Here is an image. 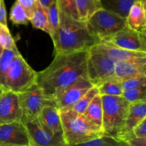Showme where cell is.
I'll return each instance as SVG.
<instances>
[{
    "instance_id": "cell-1",
    "label": "cell",
    "mask_w": 146,
    "mask_h": 146,
    "mask_svg": "<svg viewBox=\"0 0 146 146\" xmlns=\"http://www.w3.org/2000/svg\"><path fill=\"white\" fill-rule=\"evenodd\" d=\"M88 51L56 54L51 64L36 72V84L45 96L54 99L62 90L81 77H87Z\"/></svg>"
},
{
    "instance_id": "cell-2",
    "label": "cell",
    "mask_w": 146,
    "mask_h": 146,
    "mask_svg": "<svg viewBox=\"0 0 146 146\" xmlns=\"http://www.w3.org/2000/svg\"><path fill=\"white\" fill-rule=\"evenodd\" d=\"M58 10V38L54 44L56 54L89 51L101 43L98 38L90 34L86 22L74 19L59 9Z\"/></svg>"
},
{
    "instance_id": "cell-3",
    "label": "cell",
    "mask_w": 146,
    "mask_h": 146,
    "mask_svg": "<svg viewBox=\"0 0 146 146\" xmlns=\"http://www.w3.org/2000/svg\"><path fill=\"white\" fill-rule=\"evenodd\" d=\"M60 118L64 140L68 146L84 143L105 135L101 127L74 110L60 112Z\"/></svg>"
},
{
    "instance_id": "cell-4",
    "label": "cell",
    "mask_w": 146,
    "mask_h": 146,
    "mask_svg": "<svg viewBox=\"0 0 146 146\" xmlns=\"http://www.w3.org/2000/svg\"><path fill=\"white\" fill-rule=\"evenodd\" d=\"M104 135L122 141L130 104L122 96H101Z\"/></svg>"
},
{
    "instance_id": "cell-5",
    "label": "cell",
    "mask_w": 146,
    "mask_h": 146,
    "mask_svg": "<svg viewBox=\"0 0 146 146\" xmlns=\"http://www.w3.org/2000/svg\"><path fill=\"white\" fill-rule=\"evenodd\" d=\"M91 35L104 41L127 26L126 19L101 9L86 22Z\"/></svg>"
},
{
    "instance_id": "cell-6",
    "label": "cell",
    "mask_w": 146,
    "mask_h": 146,
    "mask_svg": "<svg viewBox=\"0 0 146 146\" xmlns=\"http://www.w3.org/2000/svg\"><path fill=\"white\" fill-rule=\"evenodd\" d=\"M36 78V72L19 54L14 58L7 72L4 89L16 94L24 92L35 84Z\"/></svg>"
},
{
    "instance_id": "cell-7",
    "label": "cell",
    "mask_w": 146,
    "mask_h": 146,
    "mask_svg": "<svg viewBox=\"0 0 146 146\" xmlns=\"http://www.w3.org/2000/svg\"><path fill=\"white\" fill-rule=\"evenodd\" d=\"M17 95L21 111V122L24 124L37 118L44 107L56 106L54 100L44 95L36 83L27 91Z\"/></svg>"
},
{
    "instance_id": "cell-8",
    "label": "cell",
    "mask_w": 146,
    "mask_h": 146,
    "mask_svg": "<svg viewBox=\"0 0 146 146\" xmlns=\"http://www.w3.org/2000/svg\"><path fill=\"white\" fill-rule=\"evenodd\" d=\"M115 63L94 47L88 51L87 77L94 86H96L114 75Z\"/></svg>"
},
{
    "instance_id": "cell-9",
    "label": "cell",
    "mask_w": 146,
    "mask_h": 146,
    "mask_svg": "<svg viewBox=\"0 0 146 146\" xmlns=\"http://www.w3.org/2000/svg\"><path fill=\"white\" fill-rule=\"evenodd\" d=\"M94 86L88 78L81 77L64 88L55 98L56 106L59 112L71 109V107Z\"/></svg>"
},
{
    "instance_id": "cell-10",
    "label": "cell",
    "mask_w": 146,
    "mask_h": 146,
    "mask_svg": "<svg viewBox=\"0 0 146 146\" xmlns=\"http://www.w3.org/2000/svg\"><path fill=\"white\" fill-rule=\"evenodd\" d=\"M30 146H66L63 133L53 135L39 121L38 117L26 123Z\"/></svg>"
},
{
    "instance_id": "cell-11",
    "label": "cell",
    "mask_w": 146,
    "mask_h": 146,
    "mask_svg": "<svg viewBox=\"0 0 146 146\" xmlns=\"http://www.w3.org/2000/svg\"><path fill=\"white\" fill-rule=\"evenodd\" d=\"M104 41L125 50L146 53V34L134 31L128 26Z\"/></svg>"
},
{
    "instance_id": "cell-12",
    "label": "cell",
    "mask_w": 146,
    "mask_h": 146,
    "mask_svg": "<svg viewBox=\"0 0 146 146\" xmlns=\"http://www.w3.org/2000/svg\"><path fill=\"white\" fill-rule=\"evenodd\" d=\"M0 146H30L25 125L21 121L0 125Z\"/></svg>"
},
{
    "instance_id": "cell-13",
    "label": "cell",
    "mask_w": 146,
    "mask_h": 146,
    "mask_svg": "<svg viewBox=\"0 0 146 146\" xmlns=\"http://www.w3.org/2000/svg\"><path fill=\"white\" fill-rule=\"evenodd\" d=\"M94 47L111 58L115 64L118 62H134L146 64V53L125 50L104 41H101L99 44Z\"/></svg>"
},
{
    "instance_id": "cell-14",
    "label": "cell",
    "mask_w": 146,
    "mask_h": 146,
    "mask_svg": "<svg viewBox=\"0 0 146 146\" xmlns=\"http://www.w3.org/2000/svg\"><path fill=\"white\" fill-rule=\"evenodd\" d=\"M21 118L18 95L12 91L4 90L0 95V125L21 121Z\"/></svg>"
},
{
    "instance_id": "cell-15",
    "label": "cell",
    "mask_w": 146,
    "mask_h": 146,
    "mask_svg": "<svg viewBox=\"0 0 146 146\" xmlns=\"http://www.w3.org/2000/svg\"><path fill=\"white\" fill-rule=\"evenodd\" d=\"M38 117L42 125L53 135L63 133L60 112L56 106L44 107Z\"/></svg>"
},
{
    "instance_id": "cell-16",
    "label": "cell",
    "mask_w": 146,
    "mask_h": 146,
    "mask_svg": "<svg viewBox=\"0 0 146 146\" xmlns=\"http://www.w3.org/2000/svg\"><path fill=\"white\" fill-rule=\"evenodd\" d=\"M114 76L121 81L135 77H146V64L134 62L115 63Z\"/></svg>"
},
{
    "instance_id": "cell-17",
    "label": "cell",
    "mask_w": 146,
    "mask_h": 146,
    "mask_svg": "<svg viewBox=\"0 0 146 146\" xmlns=\"http://www.w3.org/2000/svg\"><path fill=\"white\" fill-rule=\"evenodd\" d=\"M127 26L138 32L146 34L145 4L137 1L130 9L126 18Z\"/></svg>"
},
{
    "instance_id": "cell-18",
    "label": "cell",
    "mask_w": 146,
    "mask_h": 146,
    "mask_svg": "<svg viewBox=\"0 0 146 146\" xmlns=\"http://www.w3.org/2000/svg\"><path fill=\"white\" fill-rule=\"evenodd\" d=\"M145 118L146 102H138L130 104L125 120L124 135L122 138V141L125 136L133 134V128Z\"/></svg>"
},
{
    "instance_id": "cell-19",
    "label": "cell",
    "mask_w": 146,
    "mask_h": 146,
    "mask_svg": "<svg viewBox=\"0 0 146 146\" xmlns=\"http://www.w3.org/2000/svg\"><path fill=\"white\" fill-rule=\"evenodd\" d=\"M136 1L137 0H100L103 9L125 19Z\"/></svg>"
},
{
    "instance_id": "cell-20",
    "label": "cell",
    "mask_w": 146,
    "mask_h": 146,
    "mask_svg": "<svg viewBox=\"0 0 146 146\" xmlns=\"http://www.w3.org/2000/svg\"><path fill=\"white\" fill-rule=\"evenodd\" d=\"M75 1L78 18L80 21L84 22H86L96 11L102 9L100 0H75Z\"/></svg>"
},
{
    "instance_id": "cell-21",
    "label": "cell",
    "mask_w": 146,
    "mask_h": 146,
    "mask_svg": "<svg viewBox=\"0 0 146 146\" xmlns=\"http://www.w3.org/2000/svg\"><path fill=\"white\" fill-rule=\"evenodd\" d=\"M98 89L99 96H122L123 93L122 88V81L113 76L104 82L96 86Z\"/></svg>"
},
{
    "instance_id": "cell-22",
    "label": "cell",
    "mask_w": 146,
    "mask_h": 146,
    "mask_svg": "<svg viewBox=\"0 0 146 146\" xmlns=\"http://www.w3.org/2000/svg\"><path fill=\"white\" fill-rule=\"evenodd\" d=\"M84 115L96 125L102 128L103 108L101 96H96L84 111Z\"/></svg>"
},
{
    "instance_id": "cell-23",
    "label": "cell",
    "mask_w": 146,
    "mask_h": 146,
    "mask_svg": "<svg viewBox=\"0 0 146 146\" xmlns=\"http://www.w3.org/2000/svg\"><path fill=\"white\" fill-rule=\"evenodd\" d=\"M19 54L17 46L13 48L12 49L3 50L2 54L0 57V85L4 89L7 72L9 69V67L11 66L14 58Z\"/></svg>"
},
{
    "instance_id": "cell-24",
    "label": "cell",
    "mask_w": 146,
    "mask_h": 146,
    "mask_svg": "<svg viewBox=\"0 0 146 146\" xmlns=\"http://www.w3.org/2000/svg\"><path fill=\"white\" fill-rule=\"evenodd\" d=\"M31 24L33 27L36 29H38L45 32L48 33L50 35L51 34V29H50L49 24H48V17H47L46 9L43 7L37 1L36 9L31 19H30Z\"/></svg>"
},
{
    "instance_id": "cell-25",
    "label": "cell",
    "mask_w": 146,
    "mask_h": 146,
    "mask_svg": "<svg viewBox=\"0 0 146 146\" xmlns=\"http://www.w3.org/2000/svg\"><path fill=\"white\" fill-rule=\"evenodd\" d=\"M46 9L47 17L51 29V36L53 42L56 43L58 38V31L59 27V10H58L57 1L53 2Z\"/></svg>"
},
{
    "instance_id": "cell-26",
    "label": "cell",
    "mask_w": 146,
    "mask_h": 146,
    "mask_svg": "<svg viewBox=\"0 0 146 146\" xmlns=\"http://www.w3.org/2000/svg\"><path fill=\"white\" fill-rule=\"evenodd\" d=\"M126 143L124 141H120L116 138H112V137L108 136V135H104L100 138H96V139L91 140L88 142L84 143L78 144L71 146H127Z\"/></svg>"
},
{
    "instance_id": "cell-27",
    "label": "cell",
    "mask_w": 146,
    "mask_h": 146,
    "mask_svg": "<svg viewBox=\"0 0 146 146\" xmlns=\"http://www.w3.org/2000/svg\"><path fill=\"white\" fill-rule=\"evenodd\" d=\"M98 94V89L96 86L92 87L88 91H87L74 106L71 108V110H74L78 113L84 114L88 106L91 102L94 97Z\"/></svg>"
},
{
    "instance_id": "cell-28",
    "label": "cell",
    "mask_w": 146,
    "mask_h": 146,
    "mask_svg": "<svg viewBox=\"0 0 146 146\" xmlns=\"http://www.w3.org/2000/svg\"><path fill=\"white\" fill-rule=\"evenodd\" d=\"M122 97L130 104L146 102V86L123 91Z\"/></svg>"
},
{
    "instance_id": "cell-29",
    "label": "cell",
    "mask_w": 146,
    "mask_h": 146,
    "mask_svg": "<svg viewBox=\"0 0 146 146\" xmlns=\"http://www.w3.org/2000/svg\"><path fill=\"white\" fill-rule=\"evenodd\" d=\"M10 20L14 24L27 25L29 21L25 11L17 1H15L10 11Z\"/></svg>"
},
{
    "instance_id": "cell-30",
    "label": "cell",
    "mask_w": 146,
    "mask_h": 146,
    "mask_svg": "<svg viewBox=\"0 0 146 146\" xmlns=\"http://www.w3.org/2000/svg\"><path fill=\"white\" fill-rule=\"evenodd\" d=\"M57 4L61 11H64L74 19L79 20L75 0H57Z\"/></svg>"
},
{
    "instance_id": "cell-31",
    "label": "cell",
    "mask_w": 146,
    "mask_h": 146,
    "mask_svg": "<svg viewBox=\"0 0 146 146\" xmlns=\"http://www.w3.org/2000/svg\"><path fill=\"white\" fill-rule=\"evenodd\" d=\"M0 46L4 49H12L17 46L8 27L0 25Z\"/></svg>"
},
{
    "instance_id": "cell-32",
    "label": "cell",
    "mask_w": 146,
    "mask_h": 146,
    "mask_svg": "<svg viewBox=\"0 0 146 146\" xmlns=\"http://www.w3.org/2000/svg\"><path fill=\"white\" fill-rule=\"evenodd\" d=\"M144 86H146V77L131 78L122 81V88L123 91Z\"/></svg>"
},
{
    "instance_id": "cell-33",
    "label": "cell",
    "mask_w": 146,
    "mask_h": 146,
    "mask_svg": "<svg viewBox=\"0 0 146 146\" xmlns=\"http://www.w3.org/2000/svg\"><path fill=\"white\" fill-rule=\"evenodd\" d=\"M17 1L23 7L27 16V18L30 21L32 17L33 13L36 9L37 0H17Z\"/></svg>"
},
{
    "instance_id": "cell-34",
    "label": "cell",
    "mask_w": 146,
    "mask_h": 146,
    "mask_svg": "<svg viewBox=\"0 0 146 146\" xmlns=\"http://www.w3.org/2000/svg\"><path fill=\"white\" fill-rule=\"evenodd\" d=\"M128 146H146V138H136L133 134L128 135L123 139Z\"/></svg>"
},
{
    "instance_id": "cell-35",
    "label": "cell",
    "mask_w": 146,
    "mask_h": 146,
    "mask_svg": "<svg viewBox=\"0 0 146 146\" xmlns=\"http://www.w3.org/2000/svg\"><path fill=\"white\" fill-rule=\"evenodd\" d=\"M132 133L136 138H146V118L133 128Z\"/></svg>"
},
{
    "instance_id": "cell-36",
    "label": "cell",
    "mask_w": 146,
    "mask_h": 146,
    "mask_svg": "<svg viewBox=\"0 0 146 146\" xmlns=\"http://www.w3.org/2000/svg\"><path fill=\"white\" fill-rule=\"evenodd\" d=\"M0 25L7 27V10H6L4 0L0 1Z\"/></svg>"
},
{
    "instance_id": "cell-37",
    "label": "cell",
    "mask_w": 146,
    "mask_h": 146,
    "mask_svg": "<svg viewBox=\"0 0 146 146\" xmlns=\"http://www.w3.org/2000/svg\"><path fill=\"white\" fill-rule=\"evenodd\" d=\"M56 1L57 0H37V1L44 8H48L53 2Z\"/></svg>"
},
{
    "instance_id": "cell-38",
    "label": "cell",
    "mask_w": 146,
    "mask_h": 146,
    "mask_svg": "<svg viewBox=\"0 0 146 146\" xmlns=\"http://www.w3.org/2000/svg\"><path fill=\"white\" fill-rule=\"evenodd\" d=\"M3 50H4V48H2V47L0 46V57H1V54H2V52H3Z\"/></svg>"
},
{
    "instance_id": "cell-39",
    "label": "cell",
    "mask_w": 146,
    "mask_h": 146,
    "mask_svg": "<svg viewBox=\"0 0 146 146\" xmlns=\"http://www.w3.org/2000/svg\"><path fill=\"white\" fill-rule=\"evenodd\" d=\"M4 88H3L1 86V85H0V95H1V93H2V91H4Z\"/></svg>"
},
{
    "instance_id": "cell-40",
    "label": "cell",
    "mask_w": 146,
    "mask_h": 146,
    "mask_svg": "<svg viewBox=\"0 0 146 146\" xmlns=\"http://www.w3.org/2000/svg\"><path fill=\"white\" fill-rule=\"evenodd\" d=\"M137 1H142L143 3H144V4H145V1L146 0H137Z\"/></svg>"
},
{
    "instance_id": "cell-41",
    "label": "cell",
    "mask_w": 146,
    "mask_h": 146,
    "mask_svg": "<svg viewBox=\"0 0 146 146\" xmlns=\"http://www.w3.org/2000/svg\"><path fill=\"white\" fill-rule=\"evenodd\" d=\"M66 146H68V145H66Z\"/></svg>"
},
{
    "instance_id": "cell-42",
    "label": "cell",
    "mask_w": 146,
    "mask_h": 146,
    "mask_svg": "<svg viewBox=\"0 0 146 146\" xmlns=\"http://www.w3.org/2000/svg\"><path fill=\"white\" fill-rule=\"evenodd\" d=\"M127 146H128V145H127Z\"/></svg>"
},
{
    "instance_id": "cell-43",
    "label": "cell",
    "mask_w": 146,
    "mask_h": 146,
    "mask_svg": "<svg viewBox=\"0 0 146 146\" xmlns=\"http://www.w3.org/2000/svg\"><path fill=\"white\" fill-rule=\"evenodd\" d=\"M0 1H1V0H0Z\"/></svg>"
}]
</instances>
